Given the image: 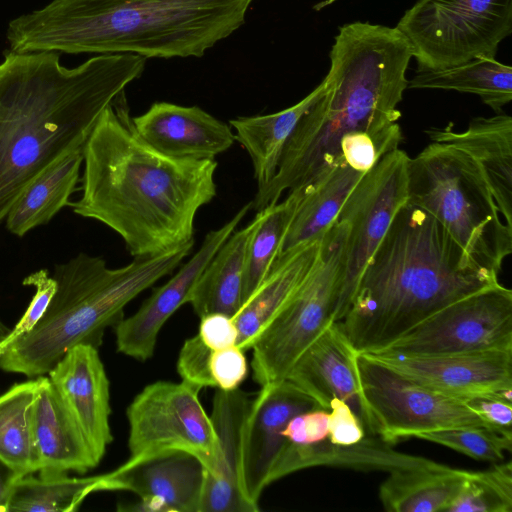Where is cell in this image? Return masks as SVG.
Here are the masks:
<instances>
[{
	"instance_id": "obj_1",
	"label": "cell",
	"mask_w": 512,
	"mask_h": 512,
	"mask_svg": "<svg viewBox=\"0 0 512 512\" xmlns=\"http://www.w3.org/2000/svg\"><path fill=\"white\" fill-rule=\"evenodd\" d=\"M82 196L75 214L116 232L134 258L194 244L198 210L216 196L215 159L164 155L137 133L119 94L99 116L83 146Z\"/></svg>"
},
{
	"instance_id": "obj_2",
	"label": "cell",
	"mask_w": 512,
	"mask_h": 512,
	"mask_svg": "<svg viewBox=\"0 0 512 512\" xmlns=\"http://www.w3.org/2000/svg\"><path fill=\"white\" fill-rule=\"evenodd\" d=\"M146 58L102 54L75 68L54 51L8 50L0 64V223L24 189L82 149L103 110L139 78Z\"/></svg>"
},
{
	"instance_id": "obj_3",
	"label": "cell",
	"mask_w": 512,
	"mask_h": 512,
	"mask_svg": "<svg viewBox=\"0 0 512 512\" xmlns=\"http://www.w3.org/2000/svg\"><path fill=\"white\" fill-rule=\"evenodd\" d=\"M411 58V45L396 27L359 21L340 27L323 90L301 118L274 177L258 189L251 208L260 211L274 205L285 191L301 189L327 173L340 161L338 144L345 134L397 123Z\"/></svg>"
},
{
	"instance_id": "obj_4",
	"label": "cell",
	"mask_w": 512,
	"mask_h": 512,
	"mask_svg": "<svg viewBox=\"0 0 512 512\" xmlns=\"http://www.w3.org/2000/svg\"><path fill=\"white\" fill-rule=\"evenodd\" d=\"M428 213L406 202L337 322L357 353L377 351L448 304L499 283Z\"/></svg>"
},
{
	"instance_id": "obj_5",
	"label": "cell",
	"mask_w": 512,
	"mask_h": 512,
	"mask_svg": "<svg viewBox=\"0 0 512 512\" xmlns=\"http://www.w3.org/2000/svg\"><path fill=\"white\" fill-rule=\"evenodd\" d=\"M254 0H53L8 24L17 53L202 57L245 21Z\"/></svg>"
},
{
	"instance_id": "obj_6",
	"label": "cell",
	"mask_w": 512,
	"mask_h": 512,
	"mask_svg": "<svg viewBox=\"0 0 512 512\" xmlns=\"http://www.w3.org/2000/svg\"><path fill=\"white\" fill-rule=\"evenodd\" d=\"M194 244L109 268L97 256L80 253L55 266L56 292L36 327L0 354V369L27 378L47 375L79 344L99 347L105 328L123 318L124 307L158 280L174 272Z\"/></svg>"
},
{
	"instance_id": "obj_7",
	"label": "cell",
	"mask_w": 512,
	"mask_h": 512,
	"mask_svg": "<svg viewBox=\"0 0 512 512\" xmlns=\"http://www.w3.org/2000/svg\"><path fill=\"white\" fill-rule=\"evenodd\" d=\"M407 172V202L432 216L476 263L499 274L512 253V227L475 161L431 142L409 158Z\"/></svg>"
},
{
	"instance_id": "obj_8",
	"label": "cell",
	"mask_w": 512,
	"mask_h": 512,
	"mask_svg": "<svg viewBox=\"0 0 512 512\" xmlns=\"http://www.w3.org/2000/svg\"><path fill=\"white\" fill-rule=\"evenodd\" d=\"M347 225L336 220L321 237L309 275L252 346L254 380L260 385L285 380L304 350L340 313Z\"/></svg>"
},
{
	"instance_id": "obj_9",
	"label": "cell",
	"mask_w": 512,
	"mask_h": 512,
	"mask_svg": "<svg viewBox=\"0 0 512 512\" xmlns=\"http://www.w3.org/2000/svg\"><path fill=\"white\" fill-rule=\"evenodd\" d=\"M396 28L409 41L417 70L495 58L512 33V0H418Z\"/></svg>"
},
{
	"instance_id": "obj_10",
	"label": "cell",
	"mask_w": 512,
	"mask_h": 512,
	"mask_svg": "<svg viewBox=\"0 0 512 512\" xmlns=\"http://www.w3.org/2000/svg\"><path fill=\"white\" fill-rule=\"evenodd\" d=\"M201 389L184 381L146 385L126 410L129 425V467L165 454L184 452L197 457L205 472L213 470L217 437L203 408Z\"/></svg>"
},
{
	"instance_id": "obj_11",
	"label": "cell",
	"mask_w": 512,
	"mask_h": 512,
	"mask_svg": "<svg viewBox=\"0 0 512 512\" xmlns=\"http://www.w3.org/2000/svg\"><path fill=\"white\" fill-rule=\"evenodd\" d=\"M357 367L370 415V436L393 445L430 431L487 427L463 399L422 386L365 354L358 353Z\"/></svg>"
},
{
	"instance_id": "obj_12",
	"label": "cell",
	"mask_w": 512,
	"mask_h": 512,
	"mask_svg": "<svg viewBox=\"0 0 512 512\" xmlns=\"http://www.w3.org/2000/svg\"><path fill=\"white\" fill-rule=\"evenodd\" d=\"M512 350V291L500 283L436 311L371 353L429 356Z\"/></svg>"
},
{
	"instance_id": "obj_13",
	"label": "cell",
	"mask_w": 512,
	"mask_h": 512,
	"mask_svg": "<svg viewBox=\"0 0 512 512\" xmlns=\"http://www.w3.org/2000/svg\"><path fill=\"white\" fill-rule=\"evenodd\" d=\"M409 158L399 148L386 154L360 179L341 207L336 220L346 223L347 238L338 321L351 303L365 266L408 200Z\"/></svg>"
},
{
	"instance_id": "obj_14",
	"label": "cell",
	"mask_w": 512,
	"mask_h": 512,
	"mask_svg": "<svg viewBox=\"0 0 512 512\" xmlns=\"http://www.w3.org/2000/svg\"><path fill=\"white\" fill-rule=\"evenodd\" d=\"M251 202L218 229L208 232L197 252L163 285L153 290L131 316L115 325L118 352L138 361L149 360L156 348L158 335L167 320L185 303L208 262L236 230Z\"/></svg>"
},
{
	"instance_id": "obj_15",
	"label": "cell",
	"mask_w": 512,
	"mask_h": 512,
	"mask_svg": "<svg viewBox=\"0 0 512 512\" xmlns=\"http://www.w3.org/2000/svg\"><path fill=\"white\" fill-rule=\"evenodd\" d=\"M317 408L310 396L287 380L261 386L251 400L240 477L243 494L255 507L259 508L260 496L270 485V472L286 441L282 432L287 423L295 415Z\"/></svg>"
},
{
	"instance_id": "obj_16",
	"label": "cell",
	"mask_w": 512,
	"mask_h": 512,
	"mask_svg": "<svg viewBox=\"0 0 512 512\" xmlns=\"http://www.w3.org/2000/svg\"><path fill=\"white\" fill-rule=\"evenodd\" d=\"M361 354L422 386L455 398L512 389V350L429 356Z\"/></svg>"
},
{
	"instance_id": "obj_17",
	"label": "cell",
	"mask_w": 512,
	"mask_h": 512,
	"mask_svg": "<svg viewBox=\"0 0 512 512\" xmlns=\"http://www.w3.org/2000/svg\"><path fill=\"white\" fill-rule=\"evenodd\" d=\"M358 353L337 322L329 325L298 357L285 380L329 410L333 398L345 401L370 436V415L362 393Z\"/></svg>"
},
{
	"instance_id": "obj_18",
	"label": "cell",
	"mask_w": 512,
	"mask_h": 512,
	"mask_svg": "<svg viewBox=\"0 0 512 512\" xmlns=\"http://www.w3.org/2000/svg\"><path fill=\"white\" fill-rule=\"evenodd\" d=\"M112 491H129L139 501L129 510L200 512L205 467L195 456L175 452L109 472Z\"/></svg>"
},
{
	"instance_id": "obj_19",
	"label": "cell",
	"mask_w": 512,
	"mask_h": 512,
	"mask_svg": "<svg viewBox=\"0 0 512 512\" xmlns=\"http://www.w3.org/2000/svg\"><path fill=\"white\" fill-rule=\"evenodd\" d=\"M47 376L101 461L113 436L110 384L98 348L90 344L72 347Z\"/></svg>"
},
{
	"instance_id": "obj_20",
	"label": "cell",
	"mask_w": 512,
	"mask_h": 512,
	"mask_svg": "<svg viewBox=\"0 0 512 512\" xmlns=\"http://www.w3.org/2000/svg\"><path fill=\"white\" fill-rule=\"evenodd\" d=\"M242 390L217 389L210 415L217 455L212 471L205 472L200 512H257L241 487L244 426L251 404Z\"/></svg>"
},
{
	"instance_id": "obj_21",
	"label": "cell",
	"mask_w": 512,
	"mask_h": 512,
	"mask_svg": "<svg viewBox=\"0 0 512 512\" xmlns=\"http://www.w3.org/2000/svg\"><path fill=\"white\" fill-rule=\"evenodd\" d=\"M132 120L148 145L173 158L215 159L236 141L230 125L198 106L155 102Z\"/></svg>"
},
{
	"instance_id": "obj_22",
	"label": "cell",
	"mask_w": 512,
	"mask_h": 512,
	"mask_svg": "<svg viewBox=\"0 0 512 512\" xmlns=\"http://www.w3.org/2000/svg\"><path fill=\"white\" fill-rule=\"evenodd\" d=\"M431 142H440L468 154L481 169L499 211L512 227V118L502 112L473 118L462 131L450 123L425 131Z\"/></svg>"
},
{
	"instance_id": "obj_23",
	"label": "cell",
	"mask_w": 512,
	"mask_h": 512,
	"mask_svg": "<svg viewBox=\"0 0 512 512\" xmlns=\"http://www.w3.org/2000/svg\"><path fill=\"white\" fill-rule=\"evenodd\" d=\"M34 440L38 474H84L99 464L89 442L47 375L38 377Z\"/></svg>"
},
{
	"instance_id": "obj_24",
	"label": "cell",
	"mask_w": 512,
	"mask_h": 512,
	"mask_svg": "<svg viewBox=\"0 0 512 512\" xmlns=\"http://www.w3.org/2000/svg\"><path fill=\"white\" fill-rule=\"evenodd\" d=\"M438 464L427 458L401 453L377 436L366 435L352 445L333 444L329 439L308 445H295L285 441L270 472L269 484L291 473L316 466L390 473Z\"/></svg>"
},
{
	"instance_id": "obj_25",
	"label": "cell",
	"mask_w": 512,
	"mask_h": 512,
	"mask_svg": "<svg viewBox=\"0 0 512 512\" xmlns=\"http://www.w3.org/2000/svg\"><path fill=\"white\" fill-rule=\"evenodd\" d=\"M320 241L321 238L277 258L266 278L234 315L237 345L244 351L252 348L305 281L317 260Z\"/></svg>"
},
{
	"instance_id": "obj_26",
	"label": "cell",
	"mask_w": 512,
	"mask_h": 512,
	"mask_svg": "<svg viewBox=\"0 0 512 512\" xmlns=\"http://www.w3.org/2000/svg\"><path fill=\"white\" fill-rule=\"evenodd\" d=\"M262 215L258 211L249 224L234 231L202 271L188 300L199 318L212 312L234 317L241 308L247 247Z\"/></svg>"
},
{
	"instance_id": "obj_27",
	"label": "cell",
	"mask_w": 512,
	"mask_h": 512,
	"mask_svg": "<svg viewBox=\"0 0 512 512\" xmlns=\"http://www.w3.org/2000/svg\"><path fill=\"white\" fill-rule=\"evenodd\" d=\"M365 174L339 161L323 176L301 188V200L277 258L320 239L336 221L346 198Z\"/></svg>"
},
{
	"instance_id": "obj_28",
	"label": "cell",
	"mask_w": 512,
	"mask_h": 512,
	"mask_svg": "<svg viewBox=\"0 0 512 512\" xmlns=\"http://www.w3.org/2000/svg\"><path fill=\"white\" fill-rule=\"evenodd\" d=\"M323 90L321 82L295 105L276 113L231 119L229 125L235 138L252 161L258 189L274 177L284 148L303 115Z\"/></svg>"
},
{
	"instance_id": "obj_29",
	"label": "cell",
	"mask_w": 512,
	"mask_h": 512,
	"mask_svg": "<svg viewBox=\"0 0 512 512\" xmlns=\"http://www.w3.org/2000/svg\"><path fill=\"white\" fill-rule=\"evenodd\" d=\"M470 471L443 464L395 470L379 487V499L390 512L446 511Z\"/></svg>"
},
{
	"instance_id": "obj_30",
	"label": "cell",
	"mask_w": 512,
	"mask_h": 512,
	"mask_svg": "<svg viewBox=\"0 0 512 512\" xmlns=\"http://www.w3.org/2000/svg\"><path fill=\"white\" fill-rule=\"evenodd\" d=\"M82 163L83 148L66 155L36 177L10 208L5 218L7 229L22 237L31 229L47 224L69 205Z\"/></svg>"
},
{
	"instance_id": "obj_31",
	"label": "cell",
	"mask_w": 512,
	"mask_h": 512,
	"mask_svg": "<svg viewBox=\"0 0 512 512\" xmlns=\"http://www.w3.org/2000/svg\"><path fill=\"white\" fill-rule=\"evenodd\" d=\"M408 87L475 94L500 113L512 100V68L495 58L479 57L448 68L417 70Z\"/></svg>"
},
{
	"instance_id": "obj_32",
	"label": "cell",
	"mask_w": 512,
	"mask_h": 512,
	"mask_svg": "<svg viewBox=\"0 0 512 512\" xmlns=\"http://www.w3.org/2000/svg\"><path fill=\"white\" fill-rule=\"evenodd\" d=\"M39 380L15 383L0 395V458L22 476L39 470L34 405Z\"/></svg>"
},
{
	"instance_id": "obj_33",
	"label": "cell",
	"mask_w": 512,
	"mask_h": 512,
	"mask_svg": "<svg viewBox=\"0 0 512 512\" xmlns=\"http://www.w3.org/2000/svg\"><path fill=\"white\" fill-rule=\"evenodd\" d=\"M112 491L110 474L69 477L68 473L33 474L16 482L8 512H72L95 492Z\"/></svg>"
},
{
	"instance_id": "obj_34",
	"label": "cell",
	"mask_w": 512,
	"mask_h": 512,
	"mask_svg": "<svg viewBox=\"0 0 512 512\" xmlns=\"http://www.w3.org/2000/svg\"><path fill=\"white\" fill-rule=\"evenodd\" d=\"M302 197V189L288 192L286 198L263 209L246 252L242 305L266 278L274 265L288 227Z\"/></svg>"
},
{
	"instance_id": "obj_35",
	"label": "cell",
	"mask_w": 512,
	"mask_h": 512,
	"mask_svg": "<svg viewBox=\"0 0 512 512\" xmlns=\"http://www.w3.org/2000/svg\"><path fill=\"white\" fill-rule=\"evenodd\" d=\"M447 512H511L512 465H494L486 471H470Z\"/></svg>"
},
{
	"instance_id": "obj_36",
	"label": "cell",
	"mask_w": 512,
	"mask_h": 512,
	"mask_svg": "<svg viewBox=\"0 0 512 512\" xmlns=\"http://www.w3.org/2000/svg\"><path fill=\"white\" fill-rule=\"evenodd\" d=\"M416 438L433 442L466 456L489 462H500L511 451L512 436L484 426H468L425 432Z\"/></svg>"
},
{
	"instance_id": "obj_37",
	"label": "cell",
	"mask_w": 512,
	"mask_h": 512,
	"mask_svg": "<svg viewBox=\"0 0 512 512\" xmlns=\"http://www.w3.org/2000/svg\"><path fill=\"white\" fill-rule=\"evenodd\" d=\"M402 131L398 123L373 131L345 134L338 144L340 161L367 173L386 154L398 149Z\"/></svg>"
},
{
	"instance_id": "obj_38",
	"label": "cell",
	"mask_w": 512,
	"mask_h": 512,
	"mask_svg": "<svg viewBox=\"0 0 512 512\" xmlns=\"http://www.w3.org/2000/svg\"><path fill=\"white\" fill-rule=\"evenodd\" d=\"M23 285L34 286L36 290L35 295L17 324L10 329L6 338L0 343V354L9 344L21 336L26 335L36 327L43 318L57 289L56 280L50 277L48 271L45 269L36 271L27 276L23 280Z\"/></svg>"
},
{
	"instance_id": "obj_39",
	"label": "cell",
	"mask_w": 512,
	"mask_h": 512,
	"mask_svg": "<svg viewBox=\"0 0 512 512\" xmlns=\"http://www.w3.org/2000/svg\"><path fill=\"white\" fill-rule=\"evenodd\" d=\"M212 351L204 344L198 334L188 338L182 345L177 360V371L181 381L199 389L215 388L210 373Z\"/></svg>"
},
{
	"instance_id": "obj_40",
	"label": "cell",
	"mask_w": 512,
	"mask_h": 512,
	"mask_svg": "<svg viewBox=\"0 0 512 512\" xmlns=\"http://www.w3.org/2000/svg\"><path fill=\"white\" fill-rule=\"evenodd\" d=\"M463 400L488 428L512 436V389Z\"/></svg>"
},
{
	"instance_id": "obj_41",
	"label": "cell",
	"mask_w": 512,
	"mask_h": 512,
	"mask_svg": "<svg viewBox=\"0 0 512 512\" xmlns=\"http://www.w3.org/2000/svg\"><path fill=\"white\" fill-rule=\"evenodd\" d=\"M244 352L238 345L212 351L210 373L215 388L222 391H232L239 388L248 373Z\"/></svg>"
},
{
	"instance_id": "obj_42",
	"label": "cell",
	"mask_w": 512,
	"mask_h": 512,
	"mask_svg": "<svg viewBox=\"0 0 512 512\" xmlns=\"http://www.w3.org/2000/svg\"><path fill=\"white\" fill-rule=\"evenodd\" d=\"M328 410L312 409L299 413L287 423L282 435L295 445H308L328 439Z\"/></svg>"
},
{
	"instance_id": "obj_43",
	"label": "cell",
	"mask_w": 512,
	"mask_h": 512,
	"mask_svg": "<svg viewBox=\"0 0 512 512\" xmlns=\"http://www.w3.org/2000/svg\"><path fill=\"white\" fill-rule=\"evenodd\" d=\"M328 413V439L331 443L352 445L366 436L362 423L345 401L333 398Z\"/></svg>"
},
{
	"instance_id": "obj_44",
	"label": "cell",
	"mask_w": 512,
	"mask_h": 512,
	"mask_svg": "<svg viewBox=\"0 0 512 512\" xmlns=\"http://www.w3.org/2000/svg\"><path fill=\"white\" fill-rule=\"evenodd\" d=\"M198 335L211 350H221L238 342V329L228 314L212 312L200 317Z\"/></svg>"
},
{
	"instance_id": "obj_45",
	"label": "cell",
	"mask_w": 512,
	"mask_h": 512,
	"mask_svg": "<svg viewBox=\"0 0 512 512\" xmlns=\"http://www.w3.org/2000/svg\"><path fill=\"white\" fill-rule=\"evenodd\" d=\"M22 475L0 458V512H8L14 486Z\"/></svg>"
},
{
	"instance_id": "obj_46",
	"label": "cell",
	"mask_w": 512,
	"mask_h": 512,
	"mask_svg": "<svg viewBox=\"0 0 512 512\" xmlns=\"http://www.w3.org/2000/svg\"><path fill=\"white\" fill-rule=\"evenodd\" d=\"M10 332V328H8L1 320H0V343L6 338L8 333Z\"/></svg>"
}]
</instances>
